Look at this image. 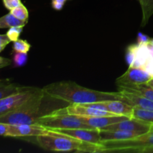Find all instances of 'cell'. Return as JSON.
Wrapping results in <instances>:
<instances>
[{"mask_svg":"<svg viewBox=\"0 0 153 153\" xmlns=\"http://www.w3.org/2000/svg\"><path fill=\"white\" fill-rule=\"evenodd\" d=\"M127 61L130 67L143 68L146 63L151 59L149 49L146 44L132 45L129 46L127 52Z\"/></svg>","mask_w":153,"mask_h":153,"instance_id":"11","label":"cell"},{"mask_svg":"<svg viewBox=\"0 0 153 153\" xmlns=\"http://www.w3.org/2000/svg\"><path fill=\"white\" fill-rule=\"evenodd\" d=\"M49 131V130L48 128H44L37 123L31 124V125H10L9 124L8 137H37L41 134H47Z\"/></svg>","mask_w":153,"mask_h":153,"instance_id":"12","label":"cell"},{"mask_svg":"<svg viewBox=\"0 0 153 153\" xmlns=\"http://www.w3.org/2000/svg\"><path fill=\"white\" fill-rule=\"evenodd\" d=\"M100 138L102 143L111 140H123L133 138L140 134L132 131H122V130H100Z\"/></svg>","mask_w":153,"mask_h":153,"instance_id":"15","label":"cell"},{"mask_svg":"<svg viewBox=\"0 0 153 153\" xmlns=\"http://www.w3.org/2000/svg\"><path fill=\"white\" fill-rule=\"evenodd\" d=\"M34 137L37 143L41 148L46 150L57 152H79L85 143L52 130H49L47 134H41Z\"/></svg>","mask_w":153,"mask_h":153,"instance_id":"3","label":"cell"},{"mask_svg":"<svg viewBox=\"0 0 153 153\" xmlns=\"http://www.w3.org/2000/svg\"><path fill=\"white\" fill-rule=\"evenodd\" d=\"M141 153H153V146L147 148V149H145Z\"/></svg>","mask_w":153,"mask_h":153,"instance_id":"32","label":"cell"},{"mask_svg":"<svg viewBox=\"0 0 153 153\" xmlns=\"http://www.w3.org/2000/svg\"><path fill=\"white\" fill-rule=\"evenodd\" d=\"M137 40H138V43H140V44H146L150 40V38L148 37L147 36L144 35V34H142L141 33H139Z\"/></svg>","mask_w":153,"mask_h":153,"instance_id":"29","label":"cell"},{"mask_svg":"<svg viewBox=\"0 0 153 153\" xmlns=\"http://www.w3.org/2000/svg\"><path fill=\"white\" fill-rule=\"evenodd\" d=\"M62 110L70 114L77 115V116L84 117L116 115L107 111L94 108L88 106L85 104H70L68 106L62 108Z\"/></svg>","mask_w":153,"mask_h":153,"instance_id":"13","label":"cell"},{"mask_svg":"<svg viewBox=\"0 0 153 153\" xmlns=\"http://www.w3.org/2000/svg\"><path fill=\"white\" fill-rule=\"evenodd\" d=\"M80 117L82 121L87 125L90 126L92 128H97L100 130L109 125L130 118L128 117L123 116V115H108V116L94 117Z\"/></svg>","mask_w":153,"mask_h":153,"instance_id":"14","label":"cell"},{"mask_svg":"<svg viewBox=\"0 0 153 153\" xmlns=\"http://www.w3.org/2000/svg\"><path fill=\"white\" fill-rule=\"evenodd\" d=\"M153 125L149 123L136 118L130 117L104 127L100 130H122L132 131L138 134H143L150 131Z\"/></svg>","mask_w":153,"mask_h":153,"instance_id":"7","label":"cell"},{"mask_svg":"<svg viewBox=\"0 0 153 153\" xmlns=\"http://www.w3.org/2000/svg\"><path fill=\"white\" fill-rule=\"evenodd\" d=\"M149 86H151V87H152V88H153V85H149Z\"/></svg>","mask_w":153,"mask_h":153,"instance_id":"33","label":"cell"},{"mask_svg":"<svg viewBox=\"0 0 153 153\" xmlns=\"http://www.w3.org/2000/svg\"><path fill=\"white\" fill-rule=\"evenodd\" d=\"M46 95L69 104H88L106 100H121L126 102L122 94L103 92L85 88L70 81L49 84L43 88Z\"/></svg>","mask_w":153,"mask_h":153,"instance_id":"1","label":"cell"},{"mask_svg":"<svg viewBox=\"0 0 153 153\" xmlns=\"http://www.w3.org/2000/svg\"><path fill=\"white\" fill-rule=\"evenodd\" d=\"M36 123L49 130L94 128L85 123L79 116L66 113L62 108L52 111L50 113L40 117Z\"/></svg>","mask_w":153,"mask_h":153,"instance_id":"4","label":"cell"},{"mask_svg":"<svg viewBox=\"0 0 153 153\" xmlns=\"http://www.w3.org/2000/svg\"><path fill=\"white\" fill-rule=\"evenodd\" d=\"M28 55L27 53H23V52H16L13 55V64L15 67H22L26 64Z\"/></svg>","mask_w":153,"mask_h":153,"instance_id":"22","label":"cell"},{"mask_svg":"<svg viewBox=\"0 0 153 153\" xmlns=\"http://www.w3.org/2000/svg\"><path fill=\"white\" fill-rule=\"evenodd\" d=\"M46 94L42 88L41 91L25 102L17 108L0 116V123L10 125H31L35 124L40 117L42 104Z\"/></svg>","mask_w":153,"mask_h":153,"instance_id":"2","label":"cell"},{"mask_svg":"<svg viewBox=\"0 0 153 153\" xmlns=\"http://www.w3.org/2000/svg\"><path fill=\"white\" fill-rule=\"evenodd\" d=\"M132 117L146 121L153 125V111L146 110V109L134 106Z\"/></svg>","mask_w":153,"mask_h":153,"instance_id":"19","label":"cell"},{"mask_svg":"<svg viewBox=\"0 0 153 153\" xmlns=\"http://www.w3.org/2000/svg\"><path fill=\"white\" fill-rule=\"evenodd\" d=\"M143 69L153 78V58L149 59V61L146 63Z\"/></svg>","mask_w":153,"mask_h":153,"instance_id":"28","label":"cell"},{"mask_svg":"<svg viewBox=\"0 0 153 153\" xmlns=\"http://www.w3.org/2000/svg\"><path fill=\"white\" fill-rule=\"evenodd\" d=\"M2 1L4 7L10 10L22 4L20 0H2Z\"/></svg>","mask_w":153,"mask_h":153,"instance_id":"24","label":"cell"},{"mask_svg":"<svg viewBox=\"0 0 153 153\" xmlns=\"http://www.w3.org/2000/svg\"><path fill=\"white\" fill-rule=\"evenodd\" d=\"M102 152H139L153 146V127L148 132L133 138L102 142Z\"/></svg>","mask_w":153,"mask_h":153,"instance_id":"5","label":"cell"},{"mask_svg":"<svg viewBox=\"0 0 153 153\" xmlns=\"http://www.w3.org/2000/svg\"><path fill=\"white\" fill-rule=\"evenodd\" d=\"M9 124L4 123H0V136L8 137Z\"/></svg>","mask_w":153,"mask_h":153,"instance_id":"26","label":"cell"},{"mask_svg":"<svg viewBox=\"0 0 153 153\" xmlns=\"http://www.w3.org/2000/svg\"><path fill=\"white\" fill-rule=\"evenodd\" d=\"M42 88L28 87L25 90L0 99V116L17 108L34 96L41 91Z\"/></svg>","mask_w":153,"mask_h":153,"instance_id":"6","label":"cell"},{"mask_svg":"<svg viewBox=\"0 0 153 153\" xmlns=\"http://www.w3.org/2000/svg\"><path fill=\"white\" fill-rule=\"evenodd\" d=\"M52 131L66 134L85 143L102 144L100 129L97 128H70V129H52Z\"/></svg>","mask_w":153,"mask_h":153,"instance_id":"9","label":"cell"},{"mask_svg":"<svg viewBox=\"0 0 153 153\" xmlns=\"http://www.w3.org/2000/svg\"><path fill=\"white\" fill-rule=\"evenodd\" d=\"M31 48V45L28 43V41L21 39H17L13 41V50L16 52H23V53H28Z\"/></svg>","mask_w":153,"mask_h":153,"instance_id":"21","label":"cell"},{"mask_svg":"<svg viewBox=\"0 0 153 153\" xmlns=\"http://www.w3.org/2000/svg\"><path fill=\"white\" fill-rule=\"evenodd\" d=\"M10 42H11V40L9 39L7 34H0V52L5 48V46Z\"/></svg>","mask_w":153,"mask_h":153,"instance_id":"25","label":"cell"},{"mask_svg":"<svg viewBox=\"0 0 153 153\" xmlns=\"http://www.w3.org/2000/svg\"><path fill=\"white\" fill-rule=\"evenodd\" d=\"M28 87L21 86L18 84L13 83L9 80H0V99L12 95L13 94L22 91Z\"/></svg>","mask_w":153,"mask_h":153,"instance_id":"17","label":"cell"},{"mask_svg":"<svg viewBox=\"0 0 153 153\" xmlns=\"http://www.w3.org/2000/svg\"><path fill=\"white\" fill-rule=\"evenodd\" d=\"M120 92L122 94L126 102L129 105L140 108L146 109V110L153 111V101L152 100L141 97V96L137 95V94L126 92V91H120Z\"/></svg>","mask_w":153,"mask_h":153,"instance_id":"16","label":"cell"},{"mask_svg":"<svg viewBox=\"0 0 153 153\" xmlns=\"http://www.w3.org/2000/svg\"><path fill=\"white\" fill-rule=\"evenodd\" d=\"M22 29H23V26L12 27V28H9L6 34L9 37V39L13 42L17 40V39H19V37L20 35L21 32L22 31Z\"/></svg>","mask_w":153,"mask_h":153,"instance_id":"23","label":"cell"},{"mask_svg":"<svg viewBox=\"0 0 153 153\" xmlns=\"http://www.w3.org/2000/svg\"><path fill=\"white\" fill-rule=\"evenodd\" d=\"M146 46H147L148 49H149L151 58H153V39H150V40L146 43Z\"/></svg>","mask_w":153,"mask_h":153,"instance_id":"31","label":"cell"},{"mask_svg":"<svg viewBox=\"0 0 153 153\" xmlns=\"http://www.w3.org/2000/svg\"><path fill=\"white\" fill-rule=\"evenodd\" d=\"M85 105L100 110L107 111L114 114L132 117L134 106L121 100H106L98 102L88 103Z\"/></svg>","mask_w":153,"mask_h":153,"instance_id":"8","label":"cell"},{"mask_svg":"<svg viewBox=\"0 0 153 153\" xmlns=\"http://www.w3.org/2000/svg\"><path fill=\"white\" fill-rule=\"evenodd\" d=\"M28 21L20 20L15 17L11 13H8L0 17V28H10L16 26H25Z\"/></svg>","mask_w":153,"mask_h":153,"instance_id":"18","label":"cell"},{"mask_svg":"<svg viewBox=\"0 0 153 153\" xmlns=\"http://www.w3.org/2000/svg\"><path fill=\"white\" fill-rule=\"evenodd\" d=\"M10 64H11V60L8 59V58H3V57H0V69L7 67V66L10 65Z\"/></svg>","mask_w":153,"mask_h":153,"instance_id":"30","label":"cell"},{"mask_svg":"<svg viewBox=\"0 0 153 153\" xmlns=\"http://www.w3.org/2000/svg\"><path fill=\"white\" fill-rule=\"evenodd\" d=\"M152 79L143 68L129 66L127 71L117 79L116 83L117 85L146 84Z\"/></svg>","mask_w":153,"mask_h":153,"instance_id":"10","label":"cell"},{"mask_svg":"<svg viewBox=\"0 0 153 153\" xmlns=\"http://www.w3.org/2000/svg\"><path fill=\"white\" fill-rule=\"evenodd\" d=\"M66 0H52V6L55 10H60L63 8Z\"/></svg>","mask_w":153,"mask_h":153,"instance_id":"27","label":"cell"},{"mask_svg":"<svg viewBox=\"0 0 153 153\" xmlns=\"http://www.w3.org/2000/svg\"><path fill=\"white\" fill-rule=\"evenodd\" d=\"M10 12L15 16V17L17 18V19H20V20L28 21V10H27L26 7H25L22 4H21L20 5L17 6V7H15V8L10 10Z\"/></svg>","mask_w":153,"mask_h":153,"instance_id":"20","label":"cell"}]
</instances>
